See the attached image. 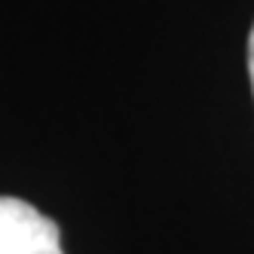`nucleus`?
<instances>
[{
  "label": "nucleus",
  "mask_w": 254,
  "mask_h": 254,
  "mask_svg": "<svg viewBox=\"0 0 254 254\" xmlns=\"http://www.w3.org/2000/svg\"><path fill=\"white\" fill-rule=\"evenodd\" d=\"M248 77H251V92H254V25L248 34Z\"/></svg>",
  "instance_id": "f03ea898"
},
{
  "label": "nucleus",
  "mask_w": 254,
  "mask_h": 254,
  "mask_svg": "<svg viewBox=\"0 0 254 254\" xmlns=\"http://www.w3.org/2000/svg\"><path fill=\"white\" fill-rule=\"evenodd\" d=\"M0 254H64L56 221L15 196H0Z\"/></svg>",
  "instance_id": "f257e3e1"
}]
</instances>
